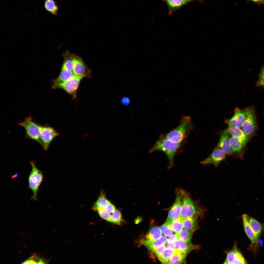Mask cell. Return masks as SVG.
I'll use <instances>...</instances> for the list:
<instances>
[{
    "instance_id": "obj_13",
    "label": "cell",
    "mask_w": 264,
    "mask_h": 264,
    "mask_svg": "<svg viewBox=\"0 0 264 264\" xmlns=\"http://www.w3.org/2000/svg\"><path fill=\"white\" fill-rule=\"evenodd\" d=\"M247 262L241 253L236 247L227 253L225 264H246Z\"/></svg>"
},
{
    "instance_id": "obj_14",
    "label": "cell",
    "mask_w": 264,
    "mask_h": 264,
    "mask_svg": "<svg viewBox=\"0 0 264 264\" xmlns=\"http://www.w3.org/2000/svg\"><path fill=\"white\" fill-rule=\"evenodd\" d=\"M229 133L226 130L220 135L218 146L226 154H231L234 152L230 143Z\"/></svg>"
},
{
    "instance_id": "obj_8",
    "label": "cell",
    "mask_w": 264,
    "mask_h": 264,
    "mask_svg": "<svg viewBox=\"0 0 264 264\" xmlns=\"http://www.w3.org/2000/svg\"><path fill=\"white\" fill-rule=\"evenodd\" d=\"M84 77L83 76L74 75L70 79L62 83L53 85V88H60L71 94L73 98L76 97V93L81 80Z\"/></svg>"
},
{
    "instance_id": "obj_21",
    "label": "cell",
    "mask_w": 264,
    "mask_h": 264,
    "mask_svg": "<svg viewBox=\"0 0 264 264\" xmlns=\"http://www.w3.org/2000/svg\"><path fill=\"white\" fill-rule=\"evenodd\" d=\"M197 218L189 217L182 219L184 229L193 232L198 227Z\"/></svg>"
},
{
    "instance_id": "obj_15",
    "label": "cell",
    "mask_w": 264,
    "mask_h": 264,
    "mask_svg": "<svg viewBox=\"0 0 264 264\" xmlns=\"http://www.w3.org/2000/svg\"><path fill=\"white\" fill-rule=\"evenodd\" d=\"M167 241V239L165 236H162L159 239L156 240L150 241L142 239L140 244L144 245L148 250L153 253L155 252L156 250L162 245L165 244Z\"/></svg>"
},
{
    "instance_id": "obj_41",
    "label": "cell",
    "mask_w": 264,
    "mask_h": 264,
    "mask_svg": "<svg viewBox=\"0 0 264 264\" xmlns=\"http://www.w3.org/2000/svg\"><path fill=\"white\" fill-rule=\"evenodd\" d=\"M195 0L199 1L200 2H201V3H203V1L202 0Z\"/></svg>"
},
{
    "instance_id": "obj_5",
    "label": "cell",
    "mask_w": 264,
    "mask_h": 264,
    "mask_svg": "<svg viewBox=\"0 0 264 264\" xmlns=\"http://www.w3.org/2000/svg\"><path fill=\"white\" fill-rule=\"evenodd\" d=\"M18 124L25 129L27 138L40 143L41 125L33 121L31 116L26 117L23 121Z\"/></svg>"
},
{
    "instance_id": "obj_17",
    "label": "cell",
    "mask_w": 264,
    "mask_h": 264,
    "mask_svg": "<svg viewBox=\"0 0 264 264\" xmlns=\"http://www.w3.org/2000/svg\"><path fill=\"white\" fill-rule=\"evenodd\" d=\"M165 3L168 8V14L174 11L188 3L195 0H162Z\"/></svg>"
},
{
    "instance_id": "obj_40",
    "label": "cell",
    "mask_w": 264,
    "mask_h": 264,
    "mask_svg": "<svg viewBox=\"0 0 264 264\" xmlns=\"http://www.w3.org/2000/svg\"><path fill=\"white\" fill-rule=\"evenodd\" d=\"M248 2L251 1L259 5L264 4V0H247Z\"/></svg>"
},
{
    "instance_id": "obj_37",
    "label": "cell",
    "mask_w": 264,
    "mask_h": 264,
    "mask_svg": "<svg viewBox=\"0 0 264 264\" xmlns=\"http://www.w3.org/2000/svg\"><path fill=\"white\" fill-rule=\"evenodd\" d=\"M104 208L109 213H113L116 210L115 206L108 200Z\"/></svg>"
},
{
    "instance_id": "obj_32",
    "label": "cell",
    "mask_w": 264,
    "mask_h": 264,
    "mask_svg": "<svg viewBox=\"0 0 264 264\" xmlns=\"http://www.w3.org/2000/svg\"><path fill=\"white\" fill-rule=\"evenodd\" d=\"M162 232L166 236H170L172 235L173 230L170 224L165 222L160 227Z\"/></svg>"
},
{
    "instance_id": "obj_24",
    "label": "cell",
    "mask_w": 264,
    "mask_h": 264,
    "mask_svg": "<svg viewBox=\"0 0 264 264\" xmlns=\"http://www.w3.org/2000/svg\"><path fill=\"white\" fill-rule=\"evenodd\" d=\"M187 254L176 250L169 259L168 264H181L186 263Z\"/></svg>"
},
{
    "instance_id": "obj_7",
    "label": "cell",
    "mask_w": 264,
    "mask_h": 264,
    "mask_svg": "<svg viewBox=\"0 0 264 264\" xmlns=\"http://www.w3.org/2000/svg\"><path fill=\"white\" fill-rule=\"evenodd\" d=\"M245 110V118L241 127V130L245 135L249 137L254 132L256 128V118L253 106H249Z\"/></svg>"
},
{
    "instance_id": "obj_18",
    "label": "cell",
    "mask_w": 264,
    "mask_h": 264,
    "mask_svg": "<svg viewBox=\"0 0 264 264\" xmlns=\"http://www.w3.org/2000/svg\"><path fill=\"white\" fill-rule=\"evenodd\" d=\"M232 136L239 139L246 143L248 136L245 135L240 128L233 126H229L226 130Z\"/></svg>"
},
{
    "instance_id": "obj_30",
    "label": "cell",
    "mask_w": 264,
    "mask_h": 264,
    "mask_svg": "<svg viewBox=\"0 0 264 264\" xmlns=\"http://www.w3.org/2000/svg\"><path fill=\"white\" fill-rule=\"evenodd\" d=\"M170 225L173 231L176 234L181 232L183 228L182 219L179 217L173 220L171 223Z\"/></svg>"
},
{
    "instance_id": "obj_16",
    "label": "cell",
    "mask_w": 264,
    "mask_h": 264,
    "mask_svg": "<svg viewBox=\"0 0 264 264\" xmlns=\"http://www.w3.org/2000/svg\"><path fill=\"white\" fill-rule=\"evenodd\" d=\"M176 249L187 255L193 250L198 248V245L177 239L174 242Z\"/></svg>"
},
{
    "instance_id": "obj_20",
    "label": "cell",
    "mask_w": 264,
    "mask_h": 264,
    "mask_svg": "<svg viewBox=\"0 0 264 264\" xmlns=\"http://www.w3.org/2000/svg\"><path fill=\"white\" fill-rule=\"evenodd\" d=\"M74 75L73 71L62 68L58 77L53 80V85L64 82L70 79Z\"/></svg>"
},
{
    "instance_id": "obj_23",
    "label": "cell",
    "mask_w": 264,
    "mask_h": 264,
    "mask_svg": "<svg viewBox=\"0 0 264 264\" xmlns=\"http://www.w3.org/2000/svg\"><path fill=\"white\" fill-rule=\"evenodd\" d=\"M246 218L252 231L256 236L258 238L261 231L262 226L260 223L253 218L246 214Z\"/></svg>"
},
{
    "instance_id": "obj_6",
    "label": "cell",
    "mask_w": 264,
    "mask_h": 264,
    "mask_svg": "<svg viewBox=\"0 0 264 264\" xmlns=\"http://www.w3.org/2000/svg\"><path fill=\"white\" fill-rule=\"evenodd\" d=\"M181 188L176 189L175 200L169 210L165 222L170 224L172 221L178 218L180 213L183 192Z\"/></svg>"
},
{
    "instance_id": "obj_35",
    "label": "cell",
    "mask_w": 264,
    "mask_h": 264,
    "mask_svg": "<svg viewBox=\"0 0 264 264\" xmlns=\"http://www.w3.org/2000/svg\"><path fill=\"white\" fill-rule=\"evenodd\" d=\"M256 86H264V66L261 69Z\"/></svg>"
},
{
    "instance_id": "obj_10",
    "label": "cell",
    "mask_w": 264,
    "mask_h": 264,
    "mask_svg": "<svg viewBox=\"0 0 264 264\" xmlns=\"http://www.w3.org/2000/svg\"><path fill=\"white\" fill-rule=\"evenodd\" d=\"M74 66L73 71L75 75L89 77L91 76L90 70L82 59L73 54Z\"/></svg>"
},
{
    "instance_id": "obj_38",
    "label": "cell",
    "mask_w": 264,
    "mask_h": 264,
    "mask_svg": "<svg viewBox=\"0 0 264 264\" xmlns=\"http://www.w3.org/2000/svg\"><path fill=\"white\" fill-rule=\"evenodd\" d=\"M178 239L177 235L176 234L172 235L168 239L167 241L168 242L174 243L175 241Z\"/></svg>"
},
{
    "instance_id": "obj_36",
    "label": "cell",
    "mask_w": 264,
    "mask_h": 264,
    "mask_svg": "<svg viewBox=\"0 0 264 264\" xmlns=\"http://www.w3.org/2000/svg\"><path fill=\"white\" fill-rule=\"evenodd\" d=\"M166 248L165 244H164L160 246L156 250L155 253L159 260L161 257L163 252Z\"/></svg>"
},
{
    "instance_id": "obj_31",
    "label": "cell",
    "mask_w": 264,
    "mask_h": 264,
    "mask_svg": "<svg viewBox=\"0 0 264 264\" xmlns=\"http://www.w3.org/2000/svg\"><path fill=\"white\" fill-rule=\"evenodd\" d=\"M193 233L185 230H182L177 234L178 239L186 242H190Z\"/></svg>"
},
{
    "instance_id": "obj_28",
    "label": "cell",
    "mask_w": 264,
    "mask_h": 264,
    "mask_svg": "<svg viewBox=\"0 0 264 264\" xmlns=\"http://www.w3.org/2000/svg\"><path fill=\"white\" fill-rule=\"evenodd\" d=\"M176 250L166 248L163 252L159 260L163 264H168L170 258L174 254Z\"/></svg>"
},
{
    "instance_id": "obj_34",
    "label": "cell",
    "mask_w": 264,
    "mask_h": 264,
    "mask_svg": "<svg viewBox=\"0 0 264 264\" xmlns=\"http://www.w3.org/2000/svg\"><path fill=\"white\" fill-rule=\"evenodd\" d=\"M111 219V222L119 225L120 224L121 222L123 221L121 213L118 210H116L113 213Z\"/></svg>"
},
{
    "instance_id": "obj_2",
    "label": "cell",
    "mask_w": 264,
    "mask_h": 264,
    "mask_svg": "<svg viewBox=\"0 0 264 264\" xmlns=\"http://www.w3.org/2000/svg\"><path fill=\"white\" fill-rule=\"evenodd\" d=\"M192 128L190 117L189 116H183L179 124L165 136L167 139L171 142L181 143L188 137Z\"/></svg>"
},
{
    "instance_id": "obj_11",
    "label": "cell",
    "mask_w": 264,
    "mask_h": 264,
    "mask_svg": "<svg viewBox=\"0 0 264 264\" xmlns=\"http://www.w3.org/2000/svg\"><path fill=\"white\" fill-rule=\"evenodd\" d=\"M226 154L218 146L215 148L212 153L206 159L200 162L203 165L212 164L217 167L225 159Z\"/></svg>"
},
{
    "instance_id": "obj_19",
    "label": "cell",
    "mask_w": 264,
    "mask_h": 264,
    "mask_svg": "<svg viewBox=\"0 0 264 264\" xmlns=\"http://www.w3.org/2000/svg\"><path fill=\"white\" fill-rule=\"evenodd\" d=\"M243 226L246 235L251 241L252 244L256 243L258 238L253 232L247 220L246 214H244L242 216Z\"/></svg>"
},
{
    "instance_id": "obj_33",
    "label": "cell",
    "mask_w": 264,
    "mask_h": 264,
    "mask_svg": "<svg viewBox=\"0 0 264 264\" xmlns=\"http://www.w3.org/2000/svg\"><path fill=\"white\" fill-rule=\"evenodd\" d=\"M95 210H97L100 216L102 218L106 220L111 222L112 216L110 213L107 211L104 208H98Z\"/></svg>"
},
{
    "instance_id": "obj_22",
    "label": "cell",
    "mask_w": 264,
    "mask_h": 264,
    "mask_svg": "<svg viewBox=\"0 0 264 264\" xmlns=\"http://www.w3.org/2000/svg\"><path fill=\"white\" fill-rule=\"evenodd\" d=\"M73 54L67 51L63 54L64 61L62 68L73 71L74 66Z\"/></svg>"
},
{
    "instance_id": "obj_9",
    "label": "cell",
    "mask_w": 264,
    "mask_h": 264,
    "mask_svg": "<svg viewBox=\"0 0 264 264\" xmlns=\"http://www.w3.org/2000/svg\"><path fill=\"white\" fill-rule=\"evenodd\" d=\"M59 133L52 127L47 125H41L40 144L45 150L48 149L51 142Z\"/></svg>"
},
{
    "instance_id": "obj_27",
    "label": "cell",
    "mask_w": 264,
    "mask_h": 264,
    "mask_svg": "<svg viewBox=\"0 0 264 264\" xmlns=\"http://www.w3.org/2000/svg\"><path fill=\"white\" fill-rule=\"evenodd\" d=\"M45 9L52 14L57 15L58 8L56 2L54 0H45L44 3Z\"/></svg>"
},
{
    "instance_id": "obj_29",
    "label": "cell",
    "mask_w": 264,
    "mask_h": 264,
    "mask_svg": "<svg viewBox=\"0 0 264 264\" xmlns=\"http://www.w3.org/2000/svg\"><path fill=\"white\" fill-rule=\"evenodd\" d=\"M108 201L104 192H101L99 197L93 207V209L95 210L98 208H104Z\"/></svg>"
},
{
    "instance_id": "obj_4",
    "label": "cell",
    "mask_w": 264,
    "mask_h": 264,
    "mask_svg": "<svg viewBox=\"0 0 264 264\" xmlns=\"http://www.w3.org/2000/svg\"><path fill=\"white\" fill-rule=\"evenodd\" d=\"M32 170L28 178L29 187L33 192L32 199L35 201L37 199V195L39 186L43 178V173L36 167L35 162H30Z\"/></svg>"
},
{
    "instance_id": "obj_12",
    "label": "cell",
    "mask_w": 264,
    "mask_h": 264,
    "mask_svg": "<svg viewBox=\"0 0 264 264\" xmlns=\"http://www.w3.org/2000/svg\"><path fill=\"white\" fill-rule=\"evenodd\" d=\"M246 113L245 109L242 110L236 108L232 117L227 121L229 126H233L239 128L242 126L245 119Z\"/></svg>"
},
{
    "instance_id": "obj_25",
    "label": "cell",
    "mask_w": 264,
    "mask_h": 264,
    "mask_svg": "<svg viewBox=\"0 0 264 264\" xmlns=\"http://www.w3.org/2000/svg\"><path fill=\"white\" fill-rule=\"evenodd\" d=\"M162 236V232L160 227H155L152 228L146 236L145 239L154 241L159 239Z\"/></svg>"
},
{
    "instance_id": "obj_26",
    "label": "cell",
    "mask_w": 264,
    "mask_h": 264,
    "mask_svg": "<svg viewBox=\"0 0 264 264\" xmlns=\"http://www.w3.org/2000/svg\"><path fill=\"white\" fill-rule=\"evenodd\" d=\"M231 147L234 152L240 151L246 143L243 141L232 136L230 139Z\"/></svg>"
},
{
    "instance_id": "obj_3",
    "label": "cell",
    "mask_w": 264,
    "mask_h": 264,
    "mask_svg": "<svg viewBox=\"0 0 264 264\" xmlns=\"http://www.w3.org/2000/svg\"><path fill=\"white\" fill-rule=\"evenodd\" d=\"M204 209L198 203L193 200L190 195L184 190L180 213L179 217L181 219L189 217H197L201 215Z\"/></svg>"
},
{
    "instance_id": "obj_1",
    "label": "cell",
    "mask_w": 264,
    "mask_h": 264,
    "mask_svg": "<svg viewBox=\"0 0 264 264\" xmlns=\"http://www.w3.org/2000/svg\"><path fill=\"white\" fill-rule=\"evenodd\" d=\"M181 143L173 142L165 137V134L161 135L152 147L148 152L149 154L159 151L164 152L168 160V168L174 166L175 155Z\"/></svg>"
},
{
    "instance_id": "obj_39",
    "label": "cell",
    "mask_w": 264,
    "mask_h": 264,
    "mask_svg": "<svg viewBox=\"0 0 264 264\" xmlns=\"http://www.w3.org/2000/svg\"><path fill=\"white\" fill-rule=\"evenodd\" d=\"M166 248H169L176 250L174 243L167 242L165 244Z\"/></svg>"
}]
</instances>
